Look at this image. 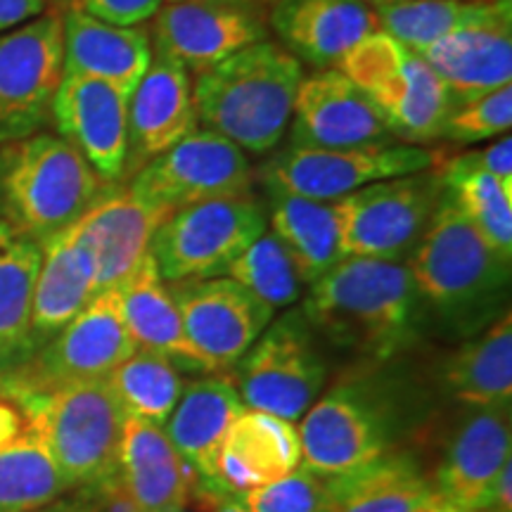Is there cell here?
Segmentation results:
<instances>
[{"mask_svg":"<svg viewBox=\"0 0 512 512\" xmlns=\"http://www.w3.org/2000/svg\"><path fill=\"white\" fill-rule=\"evenodd\" d=\"M302 313L328 347L370 363L406 354L430 328L403 261H337L309 285Z\"/></svg>","mask_w":512,"mask_h":512,"instance_id":"cell-1","label":"cell"},{"mask_svg":"<svg viewBox=\"0 0 512 512\" xmlns=\"http://www.w3.org/2000/svg\"><path fill=\"white\" fill-rule=\"evenodd\" d=\"M406 266L427 325L441 335L465 342L510 309V261L477 233L446 192Z\"/></svg>","mask_w":512,"mask_h":512,"instance_id":"cell-2","label":"cell"},{"mask_svg":"<svg viewBox=\"0 0 512 512\" xmlns=\"http://www.w3.org/2000/svg\"><path fill=\"white\" fill-rule=\"evenodd\" d=\"M302 62L280 43L242 48L192 83L197 121L249 155L275 150L290 131Z\"/></svg>","mask_w":512,"mask_h":512,"instance_id":"cell-3","label":"cell"},{"mask_svg":"<svg viewBox=\"0 0 512 512\" xmlns=\"http://www.w3.org/2000/svg\"><path fill=\"white\" fill-rule=\"evenodd\" d=\"M415 418L408 387L370 370L318 396L299 420L302 465L320 475H344L401 451Z\"/></svg>","mask_w":512,"mask_h":512,"instance_id":"cell-4","label":"cell"},{"mask_svg":"<svg viewBox=\"0 0 512 512\" xmlns=\"http://www.w3.org/2000/svg\"><path fill=\"white\" fill-rule=\"evenodd\" d=\"M102 190L88 159L60 136L34 133L0 152V209L36 242L79 221Z\"/></svg>","mask_w":512,"mask_h":512,"instance_id":"cell-5","label":"cell"},{"mask_svg":"<svg viewBox=\"0 0 512 512\" xmlns=\"http://www.w3.org/2000/svg\"><path fill=\"white\" fill-rule=\"evenodd\" d=\"M337 69L368 95L396 140L427 145L441 138L456 100L418 50L375 31L356 43Z\"/></svg>","mask_w":512,"mask_h":512,"instance_id":"cell-6","label":"cell"},{"mask_svg":"<svg viewBox=\"0 0 512 512\" xmlns=\"http://www.w3.org/2000/svg\"><path fill=\"white\" fill-rule=\"evenodd\" d=\"M10 401L41 427L69 491L114 475L126 413L107 377Z\"/></svg>","mask_w":512,"mask_h":512,"instance_id":"cell-7","label":"cell"},{"mask_svg":"<svg viewBox=\"0 0 512 512\" xmlns=\"http://www.w3.org/2000/svg\"><path fill=\"white\" fill-rule=\"evenodd\" d=\"M302 309H290L249 347L235 366V387L254 411L299 422L328 382V361Z\"/></svg>","mask_w":512,"mask_h":512,"instance_id":"cell-8","label":"cell"},{"mask_svg":"<svg viewBox=\"0 0 512 512\" xmlns=\"http://www.w3.org/2000/svg\"><path fill=\"white\" fill-rule=\"evenodd\" d=\"M266 226V207L252 192L190 204L166 216L150 242V256L164 283L216 278L226 275Z\"/></svg>","mask_w":512,"mask_h":512,"instance_id":"cell-9","label":"cell"},{"mask_svg":"<svg viewBox=\"0 0 512 512\" xmlns=\"http://www.w3.org/2000/svg\"><path fill=\"white\" fill-rule=\"evenodd\" d=\"M136 351L119 311V294L105 290L88 302L72 323L43 344L27 363L0 377L8 399L48 394L67 384L100 380Z\"/></svg>","mask_w":512,"mask_h":512,"instance_id":"cell-10","label":"cell"},{"mask_svg":"<svg viewBox=\"0 0 512 512\" xmlns=\"http://www.w3.org/2000/svg\"><path fill=\"white\" fill-rule=\"evenodd\" d=\"M437 171L387 178L335 200L342 259L403 261L418 245L441 197Z\"/></svg>","mask_w":512,"mask_h":512,"instance_id":"cell-11","label":"cell"},{"mask_svg":"<svg viewBox=\"0 0 512 512\" xmlns=\"http://www.w3.org/2000/svg\"><path fill=\"white\" fill-rule=\"evenodd\" d=\"M437 157L439 152L411 143L342 150L287 145L261 166L259 176L264 188H278L318 202H335L370 183L430 171L437 166Z\"/></svg>","mask_w":512,"mask_h":512,"instance_id":"cell-12","label":"cell"},{"mask_svg":"<svg viewBox=\"0 0 512 512\" xmlns=\"http://www.w3.org/2000/svg\"><path fill=\"white\" fill-rule=\"evenodd\" d=\"M252 185L254 166L247 152L219 133L195 128L140 166L128 188L171 214L190 204L249 195Z\"/></svg>","mask_w":512,"mask_h":512,"instance_id":"cell-13","label":"cell"},{"mask_svg":"<svg viewBox=\"0 0 512 512\" xmlns=\"http://www.w3.org/2000/svg\"><path fill=\"white\" fill-rule=\"evenodd\" d=\"M64 76L62 15L43 12L0 36V145L48 124Z\"/></svg>","mask_w":512,"mask_h":512,"instance_id":"cell-14","label":"cell"},{"mask_svg":"<svg viewBox=\"0 0 512 512\" xmlns=\"http://www.w3.org/2000/svg\"><path fill=\"white\" fill-rule=\"evenodd\" d=\"M152 55L202 74L254 43L268 41L261 12L235 0H166L152 17Z\"/></svg>","mask_w":512,"mask_h":512,"instance_id":"cell-15","label":"cell"},{"mask_svg":"<svg viewBox=\"0 0 512 512\" xmlns=\"http://www.w3.org/2000/svg\"><path fill=\"white\" fill-rule=\"evenodd\" d=\"M166 285L181 313L185 335L216 373L238 366L275 316L271 306L228 275Z\"/></svg>","mask_w":512,"mask_h":512,"instance_id":"cell-16","label":"cell"},{"mask_svg":"<svg viewBox=\"0 0 512 512\" xmlns=\"http://www.w3.org/2000/svg\"><path fill=\"white\" fill-rule=\"evenodd\" d=\"M401 143L387 121L354 81L337 67L320 69L299 83L290 124V145L302 147H377Z\"/></svg>","mask_w":512,"mask_h":512,"instance_id":"cell-17","label":"cell"},{"mask_svg":"<svg viewBox=\"0 0 512 512\" xmlns=\"http://www.w3.org/2000/svg\"><path fill=\"white\" fill-rule=\"evenodd\" d=\"M60 138L74 145L105 183H117L128 166V95L112 83L64 74L53 100Z\"/></svg>","mask_w":512,"mask_h":512,"instance_id":"cell-18","label":"cell"},{"mask_svg":"<svg viewBox=\"0 0 512 512\" xmlns=\"http://www.w3.org/2000/svg\"><path fill=\"white\" fill-rule=\"evenodd\" d=\"M510 460V406H465L430 477L434 494L463 512L482 510L491 482Z\"/></svg>","mask_w":512,"mask_h":512,"instance_id":"cell-19","label":"cell"},{"mask_svg":"<svg viewBox=\"0 0 512 512\" xmlns=\"http://www.w3.org/2000/svg\"><path fill=\"white\" fill-rule=\"evenodd\" d=\"M169 211L131 188H105L81 216L83 238L95 259V292L119 287L150 254V242Z\"/></svg>","mask_w":512,"mask_h":512,"instance_id":"cell-20","label":"cell"},{"mask_svg":"<svg viewBox=\"0 0 512 512\" xmlns=\"http://www.w3.org/2000/svg\"><path fill=\"white\" fill-rule=\"evenodd\" d=\"M114 477L131 501L152 512H185L197 484L164 427L136 415H126L121 427Z\"/></svg>","mask_w":512,"mask_h":512,"instance_id":"cell-21","label":"cell"},{"mask_svg":"<svg viewBox=\"0 0 512 512\" xmlns=\"http://www.w3.org/2000/svg\"><path fill=\"white\" fill-rule=\"evenodd\" d=\"M271 27L299 62L330 69L375 34L377 19L370 0H275Z\"/></svg>","mask_w":512,"mask_h":512,"instance_id":"cell-22","label":"cell"},{"mask_svg":"<svg viewBox=\"0 0 512 512\" xmlns=\"http://www.w3.org/2000/svg\"><path fill=\"white\" fill-rule=\"evenodd\" d=\"M95 259L76 221L41 242L34 306H31V349L48 344L72 323L95 297ZM31 354V356H34Z\"/></svg>","mask_w":512,"mask_h":512,"instance_id":"cell-23","label":"cell"},{"mask_svg":"<svg viewBox=\"0 0 512 512\" xmlns=\"http://www.w3.org/2000/svg\"><path fill=\"white\" fill-rule=\"evenodd\" d=\"M197 124L190 74L152 55L145 76L128 98V166L140 169L195 131Z\"/></svg>","mask_w":512,"mask_h":512,"instance_id":"cell-24","label":"cell"},{"mask_svg":"<svg viewBox=\"0 0 512 512\" xmlns=\"http://www.w3.org/2000/svg\"><path fill=\"white\" fill-rule=\"evenodd\" d=\"M64 74L112 83L128 98L152 62L150 31L119 27L72 5L62 15Z\"/></svg>","mask_w":512,"mask_h":512,"instance_id":"cell-25","label":"cell"},{"mask_svg":"<svg viewBox=\"0 0 512 512\" xmlns=\"http://www.w3.org/2000/svg\"><path fill=\"white\" fill-rule=\"evenodd\" d=\"M242 408L235 382L226 373H209L185 384L174 413L164 422L166 437L202 482L219 484L221 444Z\"/></svg>","mask_w":512,"mask_h":512,"instance_id":"cell-26","label":"cell"},{"mask_svg":"<svg viewBox=\"0 0 512 512\" xmlns=\"http://www.w3.org/2000/svg\"><path fill=\"white\" fill-rule=\"evenodd\" d=\"M302 465L297 425L242 408L230 422L219 451V484L235 494L259 489Z\"/></svg>","mask_w":512,"mask_h":512,"instance_id":"cell-27","label":"cell"},{"mask_svg":"<svg viewBox=\"0 0 512 512\" xmlns=\"http://www.w3.org/2000/svg\"><path fill=\"white\" fill-rule=\"evenodd\" d=\"M117 294L121 318L136 349L155 351L190 373H216L214 366L192 347L185 335L181 313L176 309L169 285L162 280L150 254L117 287Z\"/></svg>","mask_w":512,"mask_h":512,"instance_id":"cell-28","label":"cell"},{"mask_svg":"<svg viewBox=\"0 0 512 512\" xmlns=\"http://www.w3.org/2000/svg\"><path fill=\"white\" fill-rule=\"evenodd\" d=\"M446 83L453 100L512 83V15L456 31L420 53Z\"/></svg>","mask_w":512,"mask_h":512,"instance_id":"cell-29","label":"cell"},{"mask_svg":"<svg viewBox=\"0 0 512 512\" xmlns=\"http://www.w3.org/2000/svg\"><path fill=\"white\" fill-rule=\"evenodd\" d=\"M41 242L0 221V377L27 363Z\"/></svg>","mask_w":512,"mask_h":512,"instance_id":"cell-30","label":"cell"},{"mask_svg":"<svg viewBox=\"0 0 512 512\" xmlns=\"http://www.w3.org/2000/svg\"><path fill=\"white\" fill-rule=\"evenodd\" d=\"M266 221L292 256L304 285H313L342 261L335 202H318L266 188Z\"/></svg>","mask_w":512,"mask_h":512,"instance_id":"cell-31","label":"cell"},{"mask_svg":"<svg viewBox=\"0 0 512 512\" xmlns=\"http://www.w3.org/2000/svg\"><path fill=\"white\" fill-rule=\"evenodd\" d=\"M441 384L463 406L512 403V316L510 309L479 335L465 339L446 358Z\"/></svg>","mask_w":512,"mask_h":512,"instance_id":"cell-32","label":"cell"},{"mask_svg":"<svg viewBox=\"0 0 512 512\" xmlns=\"http://www.w3.org/2000/svg\"><path fill=\"white\" fill-rule=\"evenodd\" d=\"M377 31L422 53L441 38L512 15V0H377Z\"/></svg>","mask_w":512,"mask_h":512,"instance_id":"cell-33","label":"cell"},{"mask_svg":"<svg viewBox=\"0 0 512 512\" xmlns=\"http://www.w3.org/2000/svg\"><path fill=\"white\" fill-rule=\"evenodd\" d=\"M337 477L335 512H413L434 498L432 479L408 451H394Z\"/></svg>","mask_w":512,"mask_h":512,"instance_id":"cell-34","label":"cell"},{"mask_svg":"<svg viewBox=\"0 0 512 512\" xmlns=\"http://www.w3.org/2000/svg\"><path fill=\"white\" fill-rule=\"evenodd\" d=\"M69 494L41 427L24 415L17 437L0 446V512H34Z\"/></svg>","mask_w":512,"mask_h":512,"instance_id":"cell-35","label":"cell"},{"mask_svg":"<svg viewBox=\"0 0 512 512\" xmlns=\"http://www.w3.org/2000/svg\"><path fill=\"white\" fill-rule=\"evenodd\" d=\"M441 188L460 214L503 259L512 261V188L479 169L465 155L437 157Z\"/></svg>","mask_w":512,"mask_h":512,"instance_id":"cell-36","label":"cell"},{"mask_svg":"<svg viewBox=\"0 0 512 512\" xmlns=\"http://www.w3.org/2000/svg\"><path fill=\"white\" fill-rule=\"evenodd\" d=\"M126 415L164 427L181 399L185 380L181 368L155 351L136 349L107 375Z\"/></svg>","mask_w":512,"mask_h":512,"instance_id":"cell-37","label":"cell"},{"mask_svg":"<svg viewBox=\"0 0 512 512\" xmlns=\"http://www.w3.org/2000/svg\"><path fill=\"white\" fill-rule=\"evenodd\" d=\"M226 275L271 306L273 311L290 309L299 302L304 290L292 256L268 230L228 266Z\"/></svg>","mask_w":512,"mask_h":512,"instance_id":"cell-38","label":"cell"},{"mask_svg":"<svg viewBox=\"0 0 512 512\" xmlns=\"http://www.w3.org/2000/svg\"><path fill=\"white\" fill-rule=\"evenodd\" d=\"M249 512H335L337 477L299 465L290 475L238 494Z\"/></svg>","mask_w":512,"mask_h":512,"instance_id":"cell-39","label":"cell"},{"mask_svg":"<svg viewBox=\"0 0 512 512\" xmlns=\"http://www.w3.org/2000/svg\"><path fill=\"white\" fill-rule=\"evenodd\" d=\"M512 126V83L453 102L441 138L458 145L505 136Z\"/></svg>","mask_w":512,"mask_h":512,"instance_id":"cell-40","label":"cell"},{"mask_svg":"<svg viewBox=\"0 0 512 512\" xmlns=\"http://www.w3.org/2000/svg\"><path fill=\"white\" fill-rule=\"evenodd\" d=\"M164 3L166 0H76V5L88 15L119 27H136L147 22Z\"/></svg>","mask_w":512,"mask_h":512,"instance_id":"cell-41","label":"cell"},{"mask_svg":"<svg viewBox=\"0 0 512 512\" xmlns=\"http://www.w3.org/2000/svg\"><path fill=\"white\" fill-rule=\"evenodd\" d=\"M76 491H81V494L88 498L93 512H152V510L140 508L136 501H131L126 491L121 489L119 479L114 475L102 479L98 484L86 486V489H76Z\"/></svg>","mask_w":512,"mask_h":512,"instance_id":"cell-42","label":"cell"},{"mask_svg":"<svg viewBox=\"0 0 512 512\" xmlns=\"http://www.w3.org/2000/svg\"><path fill=\"white\" fill-rule=\"evenodd\" d=\"M465 157L470 159L472 164L479 166V169L489 171L491 176H496L498 181L512 188V138L510 133L505 136H498L494 143L484 150L477 152H465Z\"/></svg>","mask_w":512,"mask_h":512,"instance_id":"cell-43","label":"cell"},{"mask_svg":"<svg viewBox=\"0 0 512 512\" xmlns=\"http://www.w3.org/2000/svg\"><path fill=\"white\" fill-rule=\"evenodd\" d=\"M192 501L200 503L204 512H249L235 491L226 489L223 484L202 482V479H197L195 491H192Z\"/></svg>","mask_w":512,"mask_h":512,"instance_id":"cell-44","label":"cell"},{"mask_svg":"<svg viewBox=\"0 0 512 512\" xmlns=\"http://www.w3.org/2000/svg\"><path fill=\"white\" fill-rule=\"evenodd\" d=\"M48 0H0V31H10L46 12Z\"/></svg>","mask_w":512,"mask_h":512,"instance_id":"cell-45","label":"cell"},{"mask_svg":"<svg viewBox=\"0 0 512 512\" xmlns=\"http://www.w3.org/2000/svg\"><path fill=\"white\" fill-rule=\"evenodd\" d=\"M479 512H512V460L491 482Z\"/></svg>","mask_w":512,"mask_h":512,"instance_id":"cell-46","label":"cell"},{"mask_svg":"<svg viewBox=\"0 0 512 512\" xmlns=\"http://www.w3.org/2000/svg\"><path fill=\"white\" fill-rule=\"evenodd\" d=\"M24 427V413L19 411L15 401H10L8 396L0 394V446L12 437H17Z\"/></svg>","mask_w":512,"mask_h":512,"instance_id":"cell-47","label":"cell"},{"mask_svg":"<svg viewBox=\"0 0 512 512\" xmlns=\"http://www.w3.org/2000/svg\"><path fill=\"white\" fill-rule=\"evenodd\" d=\"M72 496L57 498L55 503L46 505V508H38L34 512H93L88 498L81 494V491H69Z\"/></svg>","mask_w":512,"mask_h":512,"instance_id":"cell-48","label":"cell"},{"mask_svg":"<svg viewBox=\"0 0 512 512\" xmlns=\"http://www.w3.org/2000/svg\"><path fill=\"white\" fill-rule=\"evenodd\" d=\"M413 512H463V510H458L456 505L446 503L444 498L434 496V498H430V501H427V503H422L420 508H415Z\"/></svg>","mask_w":512,"mask_h":512,"instance_id":"cell-49","label":"cell"},{"mask_svg":"<svg viewBox=\"0 0 512 512\" xmlns=\"http://www.w3.org/2000/svg\"><path fill=\"white\" fill-rule=\"evenodd\" d=\"M235 3H254V0H235Z\"/></svg>","mask_w":512,"mask_h":512,"instance_id":"cell-50","label":"cell"},{"mask_svg":"<svg viewBox=\"0 0 512 512\" xmlns=\"http://www.w3.org/2000/svg\"><path fill=\"white\" fill-rule=\"evenodd\" d=\"M55 3H64V0H55Z\"/></svg>","mask_w":512,"mask_h":512,"instance_id":"cell-51","label":"cell"},{"mask_svg":"<svg viewBox=\"0 0 512 512\" xmlns=\"http://www.w3.org/2000/svg\"><path fill=\"white\" fill-rule=\"evenodd\" d=\"M370 3H377V0H370Z\"/></svg>","mask_w":512,"mask_h":512,"instance_id":"cell-52","label":"cell"},{"mask_svg":"<svg viewBox=\"0 0 512 512\" xmlns=\"http://www.w3.org/2000/svg\"><path fill=\"white\" fill-rule=\"evenodd\" d=\"M475 512H479V510H475Z\"/></svg>","mask_w":512,"mask_h":512,"instance_id":"cell-53","label":"cell"}]
</instances>
